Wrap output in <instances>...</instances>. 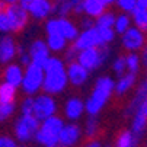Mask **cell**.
Listing matches in <instances>:
<instances>
[{"mask_svg": "<svg viewBox=\"0 0 147 147\" xmlns=\"http://www.w3.org/2000/svg\"><path fill=\"white\" fill-rule=\"evenodd\" d=\"M130 28H131V18H130V15L128 13H119L115 18V24H114L115 34L124 35Z\"/></svg>", "mask_w": 147, "mask_h": 147, "instance_id": "27", "label": "cell"}, {"mask_svg": "<svg viewBox=\"0 0 147 147\" xmlns=\"http://www.w3.org/2000/svg\"><path fill=\"white\" fill-rule=\"evenodd\" d=\"M16 55H18V45L13 36L5 35L0 38V63L2 64H10Z\"/></svg>", "mask_w": 147, "mask_h": 147, "instance_id": "15", "label": "cell"}, {"mask_svg": "<svg viewBox=\"0 0 147 147\" xmlns=\"http://www.w3.org/2000/svg\"><path fill=\"white\" fill-rule=\"evenodd\" d=\"M138 111H141V112L144 114V117L147 118V99H146V100L143 102V105H141V108H140Z\"/></svg>", "mask_w": 147, "mask_h": 147, "instance_id": "47", "label": "cell"}, {"mask_svg": "<svg viewBox=\"0 0 147 147\" xmlns=\"http://www.w3.org/2000/svg\"><path fill=\"white\" fill-rule=\"evenodd\" d=\"M16 89L7 83H0V103H15Z\"/></svg>", "mask_w": 147, "mask_h": 147, "instance_id": "28", "label": "cell"}, {"mask_svg": "<svg viewBox=\"0 0 147 147\" xmlns=\"http://www.w3.org/2000/svg\"><path fill=\"white\" fill-rule=\"evenodd\" d=\"M57 109H58L57 100L51 95L39 93V95L34 96V112H32V115L39 122H42V121L57 115Z\"/></svg>", "mask_w": 147, "mask_h": 147, "instance_id": "7", "label": "cell"}, {"mask_svg": "<svg viewBox=\"0 0 147 147\" xmlns=\"http://www.w3.org/2000/svg\"><path fill=\"white\" fill-rule=\"evenodd\" d=\"M0 147H19V143L15 137L10 136H0Z\"/></svg>", "mask_w": 147, "mask_h": 147, "instance_id": "39", "label": "cell"}, {"mask_svg": "<svg viewBox=\"0 0 147 147\" xmlns=\"http://www.w3.org/2000/svg\"><path fill=\"white\" fill-rule=\"evenodd\" d=\"M28 53L31 55V63L35 66H39V67H42L47 64V61L51 58L50 55V50L47 47V42L42 39H35L34 42H31L29 48H28Z\"/></svg>", "mask_w": 147, "mask_h": 147, "instance_id": "12", "label": "cell"}, {"mask_svg": "<svg viewBox=\"0 0 147 147\" xmlns=\"http://www.w3.org/2000/svg\"><path fill=\"white\" fill-rule=\"evenodd\" d=\"M137 82V74H131V73H125L124 76H121L117 82H115V93L118 96H122L127 92H130Z\"/></svg>", "mask_w": 147, "mask_h": 147, "instance_id": "19", "label": "cell"}, {"mask_svg": "<svg viewBox=\"0 0 147 147\" xmlns=\"http://www.w3.org/2000/svg\"><path fill=\"white\" fill-rule=\"evenodd\" d=\"M112 70L115 71V74H118L119 77L125 74V71H127V64H125V57L119 55L114 60L112 63Z\"/></svg>", "mask_w": 147, "mask_h": 147, "instance_id": "33", "label": "cell"}, {"mask_svg": "<svg viewBox=\"0 0 147 147\" xmlns=\"http://www.w3.org/2000/svg\"><path fill=\"white\" fill-rule=\"evenodd\" d=\"M53 13H55L58 19H64V18H67L70 13H73V9H71L70 2H63V3H57V5H54V12H53Z\"/></svg>", "mask_w": 147, "mask_h": 147, "instance_id": "31", "label": "cell"}, {"mask_svg": "<svg viewBox=\"0 0 147 147\" xmlns=\"http://www.w3.org/2000/svg\"><path fill=\"white\" fill-rule=\"evenodd\" d=\"M54 147H60V146H54Z\"/></svg>", "mask_w": 147, "mask_h": 147, "instance_id": "52", "label": "cell"}, {"mask_svg": "<svg viewBox=\"0 0 147 147\" xmlns=\"http://www.w3.org/2000/svg\"><path fill=\"white\" fill-rule=\"evenodd\" d=\"M34 2H35V0H19L18 5H19V6H22L24 9H26V10H28V7H29Z\"/></svg>", "mask_w": 147, "mask_h": 147, "instance_id": "44", "label": "cell"}, {"mask_svg": "<svg viewBox=\"0 0 147 147\" xmlns=\"http://www.w3.org/2000/svg\"><path fill=\"white\" fill-rule=\"evenodd\" d=\"M115 92V82L109 76H102L95 82V86L85 102V108L89 117H96L108 103Z\"/></svg>", "mask_w": 147, "mask_h": 147, "instance_id": "2", "label": "cell"}, {"mask_svg": "<svg viewBox=\"0 0 147 147\" xmlns=\"http://www.w3.org/2000/svg\"><path fill=\"white\" fill-rule=\"evenodd\" d=\"M82 26H83V31L85 29H90V28H95V19H90V18H83L82 19Z\"/></svg>", "mask_w": 147, "mask_h": 147, "instance_id": "42", "label": "cell"}, {"mask_svg": "<svg viewBox=\"0 0 147 147\" xmlns=\"http://www.w3.org/2000/svg\"><path fill=\"white\" fill-rule=\"evenodd\" d=\"M105 12H107V6L100 0H85L83 2V13L90 19H98Z\"/></svg>", "mask_w": 147, "mask_h": 147, "instance_id": "21", "label": "cell"}, {"mask_svg": "<svg viewBox=\"0 0 147 147\" xmlns=\"http://www.w3.org/2000/svg\"><path fill=\"white\" fill-rule=\"evenodd\" d=\"M141 63H144V66L147 67V44L143 48V54H141Z\"/></svg>", "mask_w": 147, "mask_h": 147, "instance_id": "46", "label": "cell"}, {"mask_svg": "<svg viewBox=\"0 0 147 147\" xmlns=\"http://www.w3.org/2000/svg\"><path fill=\"white\" fill-rule=\"evenodd\" d=\"M131 20L134 22L136 28H138L141 32H147V10H141V9H134L131 13Z\"/></svg>", "mask_w": 147, "mask_h": 147, "instance_id": "29", "label": "cell"}, {"mask_svg": "<svg viewBox=\"0 0 147 147\" xmlns=\"http://www.w3.org/2000/svg\"><path fill=\"white\" fill-rule=\"evenodd\" d=\"M109 57V48L108 47H99V48H89L79 51L77 54V63L85 67L89 73L99 69Z\"/></svg>", "mask_w": 147, "mask_h": 147, "instance_id": "5", "label": "cell"}, {"mask_svg": "<svg viewBox=\"0 0 147 147\" xmlns=\"http://www.w3.org/2000/svg\"><path fill=\"white\" fill-rule=\"evenodd\" d=\"M16 111L15 103H0V122L7 121Z\"/></svg>", "mask_w": 147, "mask_h": 147, "instance_id": "32", "label": "cell"}, {"mask_svg": "<svg viewBox=\"0 0 147 147\" xmlns=\"http://www.w3.org/2000/svg\"><path fill=\"white\" fill-rule=\"evenodd\" d=\"M98 31H99V35H100V39H102V44L105 47H108V44L114 42L115 35H117L114 29H98Z\"/></svg>", "mask_w": 147, "mask_h": 147, "instance_id": "35", "label": "cell"}, {"mask_svg": "<svg viewBox=\"0 0 147 147\" xmlns=\"http://www.w3.org/2000/svg\"><path fill=\"white\" fill-rule=\"evenodd\" d=\"M103 147H112V146H103Z\"/></svg>", "mask_w": 147, "mask_h": 147, "instance_id": "51", "label": "cell"}, {"mask_svg": "<svg viewBox=\"0 0 147 147\" xmlns=\"http://www.w3.org/2000/svg\"><path fill=\"white\" fill-rule=\"evenodd\" d=\"M67 79H69V85H71L74 88H80L88 82L89 71L85 67H82L77 61L69 63L67 64Z\"/></svg>", "mask_w": 147, "mask_h": 147, "instance_id": "14", "label": "cell"}, {"mask_svg": "<svg viewBox=\"0 0 147 147\" xmlns=\"http://www.w3.org/2000/svg\"><path fill=\"white\" fill-rule=\"evenodd\" d=\"M64 127V121L61 117L54 115L39 124V128L35 136V141L42 147H54L58 146L60 133Z\"/></svg>", "mask_w": 147, "mask_h": 147, "instance_id": "3", "label": "cell"}, {"mask_svg": "<svg viewBox=\"0 0 147 147\" xmlns=\"http://www.w3.org/2000/svg\"><path fill=\"white\" fill-rule=\"evenodd\" d=\"M73 47L77 51H83V50H89V48H99V47H105L102 44V39L99 35V31L96 28H90V29H85L79 34V36L76 38V41L73 42Z\"/></svg>", "mask_w": 147, "mask_h": 147, "instance_id": "9", "label": "cell"}, {"mask_svg": "<svg viewBox=\"0 0 147 147\" xmlns=\"http://www.w3.org/2000/svg\"><path fill=\"white\" fill-rule=\"evenodd\" d=\"M86 112L85 108V102L80 98H70L64 102V107H63V115H64L70 122H77L82 115Z\"/></svg>", "mask_w": 147, "mask_h": 147, "instance_id": "13", "label": "cell"}, {"mask_svg": "<svg viewBox=\"0 0 147 147\" xmlns=\"http://www.w3.org/2000/svg\"><path fill=\"white\" fill-rule=\"evenodd\" d=\"M54 12V3L53 0H35V2L28 7V13L31 18L36 20L47 19Z\"/></svg>", "mask_w": 147, "mask_h": 147, "instance_id": "16", "label": "cell"}, {"mask_svg": "<svg viewBox=\"0 0 147 147\" xmlns=\"http://www.w3.org/2000/svg\"><path fill=\"white\" fill-rule=\"evenodd\" d=\"M121 44L124 50H127L130 53H137L143 50L146 45V35L138 28L131 26L124 35H121Z\"/></svg>", "mask_w": 147, "mask_h": 147, "instance_id": "11", "label": "cell"}, {"mask_svg": "<svg viewBox=\"0 0 147 147\" xmlns=\"http://www.w3.org/2000/svg\"><path fill=\"white\" fill-rule=\"evenodd\" d=\"M2 2L7 6V5H16V3L19 2V0H2Z\"/></svg>", "mask_w": 147, "mask_h": 147, "instance_id": "48", "label": "cell"}, {"mask_svg": "<svg viewBox=\"0 0 147 147\" xmlns=\"http://www.w3.org/2000/svg\"><path fill=\"white\" fill-rule=\"evenodd\" d=\"M57 3H63V2H69V0H55Z\"/></svg>", "mask_w": 147, "mask_h": 147, "instance_id": "50", "label": "cell"}, {"mask_svg": "<svg viewBox=\"0 0 147 147\" xmlns=\"http://www.w3.org/2000/svg\"><path fill=\"white\" fill-rule=\"evenodd\" d=\"M99 133V121L96 117H88L83 125V136L88 140H93Z\"/></svg>", "mask_w": 147, "mask_h": 147, "instance_id": "26", "label": "cell"}, {"mask_svg": "<svg viewBox=\"0 0 147 147\" xmlns=\"http://www.w3.org/2000/svg\"><path fill=\"white\" fill-rule=\"evenodd\" d=\"M77 54H79V51L71 45V47H69V48L64 51V58H66V61H69V63H74V61L77 60Z\"/></svg>", "mask_w": 147, "mask_h": 147, "instance_id": "40", "label": "cell"}, {"mask_svg": "<svg viewBox=\"0 0 147 147\" xmlns=\"http://www.w3.org/2000/svg\"><path fill=\"white\" fill-rule=\"evenodd\" d=\"M83 137V128L76 122H69L64 124L60 138H58V146L60 147H76Z\"/></svg>", "mask_w": 147, "mask_h": 147, "instance_id": "10", "label": "cell"}, {"mask_svg": "<svg viewBox=\"0 0 147 147\" xmlns=\"http://www.w3.org/2000/svg\"><path fill=\"white\" fill-rule=\"evenodd\" d=\"M58 19V18H57ZM58 28H60V34L63 35V38H64L67 42L69 41H76V38L79 36L80 31L77 28V25L73 22V20H70L69 18H64V19H58Z\"/></svg>", "mask_w": 147, "mask_h": 147, "instance_id": "18", "label": "cell"}, {"mask_svg": "<svg viewBox=\"0 0 147 147\" xmlns=\"http://www.w3.org/2000/svg\"><path fill=\"white\" fill-rule=\"evenodd\" d=\"M69 86L67 67L60 57H51L44 66V86L42 90L47 95H58Z\"/></svg>", "mask_w": 147, "mask_h": 147, "instance_id": "1", "label": "cell"}, {"mask_svg": "<svg viewBox=\"0 0 147 147\" xmlns=\"http://www.w3.org/2000/svg\"><path fill=\"white\" fill-rule=\"evenodd\" d=\"M18 54H19V61H20V66H29L31 64V55L28 53V50L25 51L22 47H18Z\"/></svg>", "mask_w": 147, "mask_h": 147, "instance_id": "38", "label": "cell"}, {"mask_svg": "<svg viewBox=\"0 0 147 147\" xmlns=\"http://www.w3.org/2000/svg\"><path fill=\"white\" fill-rule=\"evenodd\" d=\"M5 12L9 18V22H10V28L12 32H19L22 31L26 25H28V20H29V13L26 9H24L22 6L16 5H7L5 7Z\"/></svg>", "mask_w": 147, "mask_h": 147, "instance_id": "8", "label": "cell"}, {"mask_svg": "<svg viewBox=\"0 0 147 147\" xmlns=\"http://www.w3.org/2000/svg\"><path fill=\"white\" fill-rule=\"evenodd\" d=\"M0 32H2V34H6V35H9V34L12 32L10 22H9V18H7L5 9L0 10Z\"/></svg>", "mask_w": 147, "mask_h": 147, "instance_id": "37", "label": "cell"}, {"mask_svg": "<svg viewBox=\"0 0 147 147\" xmlns=\"http://www.w3.org/2000/svg\"><path fill=\"white\" fill-rule=\"evenodd\" d=\"M136 9L147 10V0H137V3H136Z\"/></svg>", "mask_w": 147, "mask_h": 147, "instance_id": "45", "label": "cell"}, {"mask_svg": "<svg viewBox=\"0 0 147 147\" xmlns=\"http://www.w3.org/2000/svg\"><path fill=\"white\" fill-rule=\"evenodd\" d=\"M39 121L34 115H20L13 125V134L18 143H29L35 140L36 131L39 128Z\"/></svg>", "mask_w": 147, "mask_h": 147, "instance_id": "4", "label": "cell"}, {"mask_svg": "<svg viewBox=\"0 0 147 147\" xmlns=\"http://www.w3.org/2000/svg\"><path fill=\"white\" fill-rule=\"evenodd\" d=\"M82 147H103V146H102V143H100L99 140L93 138V140H88Z\"/></svg>", "mask_w": 147, "mask_h": 147, "instance_id": "43", "label": "cell"}, {"mask_svg": "<svg viewBox=\"0 0 147 147\" xmlns=\"http://www.w3.org/2000/svg\"><path fill=\"white\" fill-rule=\"evenodd\" d=\"M19 109H20V115H32V112H34V98L32 96L25 98L20 102Z\"/></svg>", "mask_w": 147, "mask_h": 147, "instance_id": "34", "label": "cell"}, {"mask_svg": "<svg viewBox=\"0 0 147 147\" xmlns=\"http://www.w3.org/2000/svg\"><path fill=\"white\" fill-rule=\"evenodd\" d=\"M146 99H147V79L138 86V89H137V92H136V96L131 99L128 108H127V114L134 115V114L141 108V105H143V102H144Z\"/></svg>", "mask_w": 147, "mask_h": 147, "instance_id": "20", "label": "cell"}, {"mask_svg": "<svg viewBox=\"0 0 147 147\" xmlns=\"http://www.w3.org/2000/svg\"><path fill=\"white\" fill-rule=\"evenodd\" d=\"M137 0H117V6L122 10V13H133L136 9Z\"/></svg>", "mask_w": 147, "mask_h": 147, "instance_id": "36", "label": "cell"}, {"mask_svg": "<svg viewBox=\"0 0 147 147\" xmlns=\"http://www.w3.org/2000/svg\"><path fill=\"white\" fill-rule=\"evenodd\" d=\"M24 71H25V69L20 64L10 63V64L6 66V69L3 71V82L7 83V85H10V86H13L15 89H18V88L22 86Z\"/></svg>", "mask_w": 147, "mask_h": 147, "instance_id": "17", "label": "cell"}, {"mask_svg": "<svg viewBox=\"0 0 147 147\" xmlns=\"http://www.w3.org/2000/svg\"><path fill=\"white\" fill-rule=\"evenodd\" d=\"M115 147H138V137H136L131 130H124L118 134Z\"/></svg>", "mask_w": 147, "mask_h": 147, "instance_id": "24", "label": "cell"}, {"mask_svg": "<svg viewBox=\"0 0 147 147\" xmlns=\"http://www.w3.org/2000/svg\"><path fill=\"white\" fill-rule=\"evenodd\" d=\"M125 64H127V71L131 74H137L141 67V57L137 53H130L125 55Z\"/></svg>", "mask_w": 147, "mask_h": 147, "instance_id": "30", "label": "cell"}, {"mask_svg": "<svg viewBox=\"0 0 147 147\" xmlns=\"http://www.w3.org/2000/svg\"><path fill=\"white\" fill-rule=\"evenodd\" d=\"M44 86V69L31 64L25 67L24 71V80H22V90L28 95V96H36L39 93V90Z\"/></svg>", "mask_w": 147, "mask_h": 147, "instance_id": "6", "label": "cell"}, {"mask_svg": "<svg viewBox=\"0 0 147 147\" xmlns=\"http://www.w3.org/2000/svg\"><path fill=\"white\" fill-rule=\"evenodd\" d=\"M47 47L53 53H61L67 50V41L63 38L61 34H54V35H47Z\"/></svg>", "mask_w": 147, "mask_h": 147, "instance_id": "23", "label": "cell"}, {"mask_svg": "<svg viewBox=\"0 0 147 147\" xmlns=\"http://www.w3.org/2000/svg\"><path fill=\"white\" fill-rule=\"evenodd\" d=\"M69 2L71 5L73 13H76V15H82L83 13V2H85V0H69Z\"/></svg>", "mask_w": 147, "mask_h": 147, "instance_id": "41", "label": "cell"}, {"mask_svg": "<svg viewBox=\"0 0 147 147\" xmlns=\"http://www.w3.org/2000/svg\"><path fill=\"white\" fill-rule=\"evenodd\" d=\"M115 18H117V15L114 12L107 10L98 19H95V28H98V29H114Z\"/></svg>", "mask_w": 147, "mask_h": 147, "instance_id": "25", "label": "cell"}, {"mask_svg": "<svg viewBox=\"0 0 147 147\" xmlns=\"http://www.w3.org/2000/svg\"><path fill=\"white\" fill-rule=\"evenodd\" d=\"M5 7H6V5H5V3L2 2V0H0V10H3Z\"/></svg>", "mask_w": 147, "mask_h": 147, "instance_id": "49", "label": "cell"}, {"mask_svg": "<svg viewBox=\"0 0 147 147\" xmlns=\"http://www.w3.org/2000/svg\"><path fill=\"white\" fill-rule=\"evenodd\" d=\"M147 130V118L144 117V114L141 111H137L133 115V121H131V133L136 137H140L146 133Z\"/></svg>", "mask_w": 147, "mask_h": 147, "instance_id": "22", "label": "cell"}]
</instances>
